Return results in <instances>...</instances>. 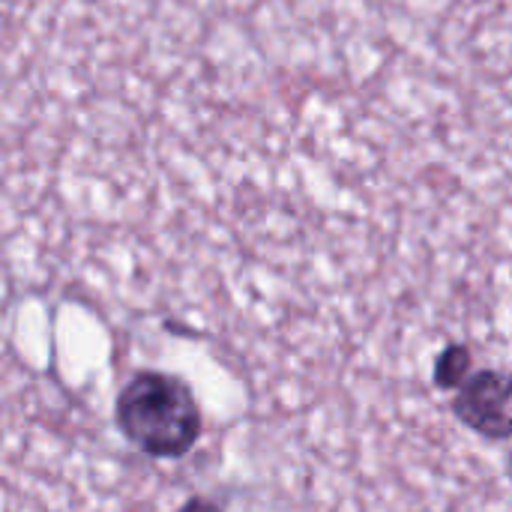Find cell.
Returning <instances> with one entry per match:
<instances>
[{"mask_svg": "<svg viewBox=\"0 0 512 512\" xmlns=\"http://www.w3.org/2000/svg\"><path fill=\"white\" fill-rule=\"evenodd\" d=\"M174 512H222L213 501H207V498H189L180 510Z\"/></svg>", "mask_w": 512, "mask_h": 512, "instance_id": "cell-4", "label": "cell"}, {"mask_svg": "<svg viewBox=\"0 0 512 512\" xmlns=\"http://www.w3.org/2000/svg\"><path fill=\"white\" fill-rule=\"evenodd\" d=\"M456 417L489 441L512 438V378L498 369L474 372L453 399Z\"/></svg>", "mask_w": 512, "mask_h": 512, "instance_id": "cell-2", "label": "cell"}, {"mask_svg": "<svg viewBox=\"0 0 512 512\" xmlns=\"http://www.w3.org/2000/svg\"><path fill=\"white\" fill-rule=\"evenodd\" d=\"M117 426L138 450L180 459L201 438V411L186 381L165 372H138L117 396Z\"/></svg>", "mask_w": 512, "mask_h": 512, "instance_id": "cell-1", "label": "cell"}, {"mask_svg": "<svg viewBox=\"0 0 512 512\" xmlns=\"http://www.w3.org/2000/svg\"><path fill=\"white\" fill-rule=\"evenodd\" d=\"M474 357L468 345H447L435 360V384L441 390H459L471 378Z\"/></svg>", "mask_w": 512, "mask_h": 512, "instance_id": "cell-3", "label": "cell"}]
</instances>
